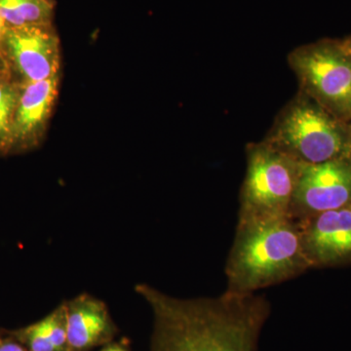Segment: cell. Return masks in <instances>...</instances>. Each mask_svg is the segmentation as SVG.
Wrapping results in <instances>:
<instances>
[{"label":"cell","mask_w":351,"mask_h":351,"mask_svg":"<svg viewBox=\"0 0 351 351\" xmlns=\"http://www.w3.org/2000/svg\"><path fill=\"white\" fill-rule=\"evenodd\" d=\"M60 76L20 84L13 119V154L32 151L43 142L59 95Z\"/></svg>","instance_id":"9c48e42d"},{"label":"cell","mask_w":351,"mask_h":351,"mask_svg":"<svg viewBox=\"0 0 351 351\" xmlns=\"http://www.w3.org/2000/svg\"><path fill=\"white\" fill-rule=\"evenodd\" d=\"M239 221L291 217L300 166L265 142L247 147Z\"/></svg>","instance_id":"5b68a950"},{"label":"cell","mask_w":351,"mask_h":351,"mask_svg":"<svg viewBox=\"0 0 351 351\" xmlns=\"http://www.w3.org/2000/svg\"><path fill=\"white\" fill-rule=\"evenodd\" d=\"M13 78L12 73H11L10 68L7 64L5 58L0 51V80H9Z\"/></svg>","instance_id":"2e32d148"},{"label":"cell","mask_w":351,"mask_h":351,"mask_svg":"<svg viewBox=\"0 0 351 351\" xmlns=\"http://www.w3.org/2000/svg\"><path fill=\"white\" fill-rule=\"evenodd\" d=\"M64 304L66 351H93L114 341L119 328L105 302L84 292Z\"/></svg>","instance_id":"30bf717a"},{"label":"cell","mask_w":351,"mask_h":351,"mask_svg":"<svg viewBox=\"0 0 351 351\" xmlns=\"http://www.w3.org/2000/svg\"><path fill=\"white\" fill-rule=\"evenodd\" d=\"M4 29H5V27H4L3 21H2L1 18H0V39H1Z\"/></svg>","instance_id":"e0dca14e"},{"label":"cell","mask_w":351,"mask_h":351,"mask_svg":"<svg viewBox=\"0 0 351 351\" xmlns=\"http://www.w3.org/2000/svg\"><path fill=\"white\" fill-rule=\"evenodd\" d=\"M19 90L13 78L0 80V156L13 154V119Z\"/></svg>","instance_id":"7c38bea8"},{"label":"cell","mask_w":351,"mask_h":351,"mask_svg":"<svg viewBox=\"0 0 351 351\" xmlns=\"http://www.w3.org/2000/svg\"><path fill=\"white\" fill-rule=\"evenodd\" d=\"M11 337L29 351H57L46 316L34 324L13 331Z\"/></svg>","instance_id":"4fadbf2b"},{"label":"cell","mask_w":351,"mask_h":351,"mask_svg":"<svg viewBox=\"0 0 351 351\" xmlns=\"http://www.w3.org/2000/svg\"><path fill=\"white\" fill-rule=\"evenodd\" d=\"M135 292L151 307L149 351H258L270 314L267 298L226 292L179 299L147 283Z\"/></svg>","instance_id":"6da1fadb"},{"label":"cell","mask_w":351,"mask_h":351,"mask_svg":"<svg viewBox=\"0 0 351 351\" xmlns=\"http://www.w3.org/2000/svg\"><path fill=\"white\" fill-rule=\"evenodd\" d=\"M348 41H350V45H351V36H350V38H348Z\"/></svg>","instance_id":"d6986e66"},{"label":"cell","mask_w":351,"mask_h":351,"mask_svg":"<svg viewBox=\"0 0 351 351\" xmlns=\"http://www.w3.org/2000/svg\"><path fill=\"white\" fill-rule=\"evenodd\" d=\"M0 51L21 85L60 75L61 48L54 25L5 27Z\"/></svg>","instance_id":"8992f818"},{"label":"cell","mask_w":351,"mask_h":351,"mask_svg":"<svg viewBox=\"0 0 351 351\" xmlns=\"http://www.w3.org/2000/svg\"><path fill=\"white\" fill-rule=\"evenodd\" d=\"M288 64L300 92L351 124V45L348 38L322 39L295 48Z\"/></svg>","instance_id":"277c9868"},{"label":"cell","mask_w":351,"mask_h":351,"mask_svg":"<svg viewBox=\"0 0 351 351\" xmlns=\"http://www.w3.org/2000/svg\"><path fill=\"white\" fill-rule=\"evenodd\" d=\"M263 142L301 165L327 162L351 157V124L299 92Z\"/></svg>","instance_id":"3957f363"},{"label":"cell","mask_w":351,"mask_h":351,"mask_svg":"<svg viewBox=\"0 0 351 351\" xmlns=\"http://www.w3.org/2000/svg\"><path fill=\"white\" fill-rule=\"evenodd\" d=\"M0 351H29L15 339H0Z\"/></svg>","instance_id":"5bb4252c"},{"label":"cell","mask_w":351,"mask_h":351,"mask_svg":"<svg viewBox=\"0 0 351 351\" xmlns=\"http://www.w3.org/2000/svg\"><path fill=\"white\" fill-rule=\"evenodd\" d=\"M298 221L313 267L351 263V203Z\"/></svg>","instance_id":"ba28073f"},{"label":"cell","mask_w":351,"mask_h":351,"mask_svg":"<svg viewBox=\"0 0 351 351\" xmlns=\"http://www.w3.org/2000/svg\"><path fill=\"white\" fill-rule=\"evenodd\" d=\"M100 351H132L129 343H127L125 339H122L120 341H112L108 343L107 346H103Z\"/></svg>","instance_id":"9a60e30c"},{"label":"cell","mask_w":351,"mask_h":351,"mask_svg":"<svg viewBox=\"0 0 351 351\" xmlns=\"http://www.w3.org/2000/svg\"><path fill=\"white\" fill-rule=\"evenodd\" d=\"M313 269L292 217L239 221L226 263V292L253 294Z\"/></svg>","instance_id":"7a4b0ae2"},{"label":"cell","mask_w":351,"mask_h":351,"mask_svg":"<svg viewBox=\"0 0 351 351\" xmlns=\"http://www.w3.org/2000/svg\"><path fill=\"white\" fill-rule=\"evenodd\" d=\"M54 9L45 0H0V18L5 27L53 25Z\"/></svg>","instance_id":"8fae6325"},{"label":"cell","mask_w":351,"mask_h":351,"mask_svg":"<svg viewBox=\"0 0 351 351\" xmlns=\"http://www.w3.org/2000/svg\"><path fill=\"white\" fill-rule=\"evenodd\" d=\"M351 203V157L300 166L291 217L302 219Z\"/></svg>","instance_id":"52a82bcc"},{"label":"cell","mask_w":351,"mask_h":351,"mask_svg":"<svg viewBox=\"0 0 351 351\" xmlns=\"http://www.w3.org/2000/svg\"><path fill=\"white\" fill-rule=\"evenodd\" d=\"M45 1H47L48 3H50L51 5L55 6V4H56V1L55 0H45Z\"/></svg>","instance_id":"ac0fdd59"}]
</instances>
